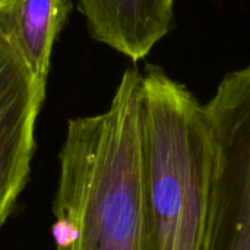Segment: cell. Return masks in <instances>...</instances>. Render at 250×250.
<instances>
[{"instance_id":"obj_1","label":"cell","mask_w":250,"mask_h":250,"mask_svg":"<svg viewBox=\"0 0 250 250\" xmlns=\"http://www.w3.org/2000/svg\"><path fill=\"white\" fill-rule=\"evenodd\" d=\"M142 113V73L130 67L104 113L69 120L53 204L56 250H148Z\"/></svg>"},{"instance_id":"obj_2","label":"cell","mask_w":250,"mask_h":250,"mask_svg":"<svg viewBox=\"0 0 250 250\" xmlns=\"http://www.w3.org/2000/svg\"><path fill=\"white\" fill-rule=\"evenodd\" d=\"M142 201L148 250H202L214 145L204 105L161 67L142 75Z\"/></svg>"},{"instance_id":"obj_3","label":"cell","mask_w":250,"mask_h":250,"mask_svg":"<svg viewBox=\"0 0 250 250\" xmlns=\"http://www.w3.org/2000/svg\"><path fill=\"white\" fill-rule=\"evenodd\" d=\"M204 108L214 163L202 250H250V66L224 76Z\"/></svg>"},{"instance_id":"obj_4","label":"cell","mask_w":250,"mask_h":250,"mask_svg":"<svg viewBox=\"0 0 250 250\" xmlns=\"http://www.w3.org/2000/svg\"><path fill=\"white\" fill-rule=\"evenodd\" d=\"M45 88L0 37V229L29 177Z\"/></svg>"},{"instance_id":"obj_5","label":"cell","mask_w":250,"mask_h":250,"mask_svg":"<svg viewBox=\"0 0 250 250\" xmlns=\"http://www.w3.org/2000/svg\"><path fill=\"white\" fill-rule=\"evenodd\" d=\"M94 40L138 62L170 32L174 0H78Z\"/></svg>"},{"instance_id":"obj_6","label":"cell","mask_w":250,"mask_h":250,"mask_svg":"<svg viewBox=\"0 0 250 250\" xmlns=\"http://www.w3.org/2000/svg\"><path fill=\"white\" fill-rule=\"evenodd\" d=\"M70 6V0H0V37L42 83Z\"/></svg>"}]
</instances>
